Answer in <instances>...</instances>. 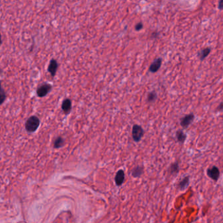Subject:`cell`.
<instances>
[{
  "label": "cell",
  "mask_w": 223,
  "mask_h": 223,
  "mask_svg": "<svg viewBox=\"0 0 223 223\" xmlns=\"http://www.w3.org/2000/svg\"><path fill=\"white\" fill-rule=\"evenodd\" d=\"M190 185V177L185 176L177 183V188L180 191H185Z\"/></svg>",
  "instance_id": "6"
},
{
  "label": "cell",
  "mask_w": 223,
  "mask_h": 223,
  "mask_svg": "<svg viewBox=\"0 0 223 223\" xmlns=\"http://www.w3.org/2000/svg\"><path fill=\"white\" fill-rule=\"evenodd\" d=\"M132 136L133 141L135 142H139L144 136V130L143 128L139 124H134L132 128Z\"/></svg>",
  "instance_id": "2"
},
{
  "label": "cell",
  "mask_w": 223,
  "mask_h": 223,
  "mask_svg": "<svg viewBox=\"0 0 223 223\" xmlns=\"http://www.w3.org/2000/svg\"><path fill=\"white\" fill-rule=\"evenodd\" d=\"M58 68V63L57 62V60L55 59H52L51 61H50L47 69L53 77H54L56 74H57Z\"/></svg>",
  "instance_id": "8"
},
{
  "label": "cell",
  "mask_w": 223,
  "mask_h": 223,
  "mask_svg": "<svg viewBox=\"0 0 223 223\" xmlns=\"http://www.w3.org/2000/svg\"><path fill=\"white\" fill-rule=\"evenodd\" d=\"M0 94H1V97H0V98H1V104L2 105L7 98L6 93H5V91L2 87L1 88V92H0Z\"/></svg>",
  "instance_id": "17"
},
{
  "label": "cell",
  "mask_w": 223,
  "mask_h": 223,
  "mask_svg": "<svg viewBox=\"0 0 223 223\" xmlns=\"http://www.w3.org/2000/svg\"><path fill=\"white\" fill-rule=\"evenodd\" d=\"M53 86L49 83H43L37 89V95L38 97L43 98L46 96L51 91Z\"/></svg>",
  "instance_id": "4"
},
{
  "label": "cell",
  "mask_w": 223,
  "mask_h": 223,
  "mask_svg": "<svg viewBox=\"0 0 223 223\" xmlns=\"http://www.w3.org/2000/svg\"><path fill=\"white\" fill-rule=\"evenodd\" d=\"M124 179H125V176H124V171L122 170H120L117 171L115 178L116 185L117 186H121L124 181Z\"/></svg>",
  "instance_id": "11"
},
{
  "label": "cell",
  "mask_w": 223,
  "mask_h": 223,
  "mask_svg": "<svg viewBox=\"0 0 223 223\" xmlns=\"http://www.w3.org/2000/svg\"><path fill=\"white\" fill-rule=\"evenodd\" d=\"M160 36V33L158 32H154L152 33L151 36H150V37H151L152 39H156L158 37Z\"/></svg>",
  "instance_id": "19"
},
{
  "label": "cell",
  "mask_w": 223,
  "mask_h": 223,
  "mask_svg": "<svg viewBox=\"0 0 223 223\" xmlns=\"http://www.w3.org/2000/svg\"><path fill=\"white\" fill-rule=\"evenodd\" d=\"M211 48L210 47L204 48L198 53V57L200 60L203 61L208 57L209 54L211 53Z\"/></svg>",
  "instance_id": "12"
},
{
  "label": "cell",
  "mask_w": 223,
  "mask_h": 223,
  "mask_svg": "<svg viewBox=\"0 0 223 223\" xmlns=\"http://www.w3.org/2000/svg\"><path fill=\"white\" fill-rule=\"evenodd\" d=\"M206 174H207L208 177H209L210 179L215 182H217L220 178L221 172L218 167L216 166H212L211 167H209V168H208L207 170H206Z\"/></svg>",
  "instance_id": "3"
},
{
  "label": "cell",
  "mask_w": 223,
  "mask_h": 223,
  "mask_svg": "<svg viewBox=\"0 0 223 223\" xmlns=\"http://www.w3.org/2000/svg\"><path fill=\"white\" fill-rule=\"evenodd\" d=\"M64 144V139L62 137H58L57 138H56L54 141L53 143L54 148L59 149L60 147H63Z\"/></svg>",
  "instance_id": "16"
},
{
  "label": "cell",
  "mask_w": 223,
  "mask_h": 223,
  "mask_svg": "<svg viewBox=\"0 0 223 223\" xmlns=\"http://www.w3.org/2000/svg\"><path fill=\"white\" fill-rule=\"evenodd\" d=\"M157 98H158L157 93L155 91H151L147 94V101L149 103H153L157 99Z\"/></svg>",
  "instance_id": "15"
},
{
  "label": "cell",
  "mask_w": 223,
  "mask_h": 223,
  "mask_svg": "<svg viewBox=\"0 0 223 223\" xmlns=\"http://www.w3.org/2000/svg\"><path fill=\"white\" fill-rule=\"evenodd\" d=\"M40 125V120L37 116L33 115L27 119L25 123L26 130L29 133L35 132Z\"/></svg>",
  "instance_id": "1"
},
{
  "label": "cell",
  "mask_w": 223,
  "mask_h": 223,
  "mask_svg": "<svg viewBox=\"0 0 223 223\" xmlns=\"http://www.w3.org/2000/svg\"><path fill=\"white\" fill-rule=\"evenodd\" d=\"M194 119V115L193 113H189L183 117L180 121V124L184 129H187L190 126Z\"/></svg>",
  "instance_id": "5"
},
{
  "label": "cell",
  "mask_w": 223,
  "mask_h": 223,
  "mask_svg": "<svg viewBox=\"0 0 223 223\" xmlns=\"http://www.w3.org/2000/svg\"><path fill=\"white\" fill-rule=\"evenodd\" d=\"M143 28V24L142 22H139L135 26V30L136 31H140Z\"/></svg>",
  "instance_id": "18"
},
{
  "label": "cell",
  "mask_w": 223,
  "mask_h": 223,
  "mask_svg": "<svg viewBox=\"0 0 223 223\" xmlns=\"http://www.w3.org/2000/svg\"><path fill=\"white\" fill-rule=\"evenodd\" d=\"M222 110H223V103L222 102L219 105V106L217 107V109H216V111H222Z\"/></svg>",
  "instance_id": "21"
},
{
  "label": "cell",
  "mask_w": 223,
  "mask_h": 223,
  "mask_svg": "<svg viewBox=\"0 0 223 223\" xmlns=\"http://www.w3.org/2000/svg\"><path fill=\"white\" fill-rule=\"evenodd\" d=\"M175 136L177 141L180 143H184L186 141L187 135L182 130H178L175 133Z\"/></svg>",
  "instance_id": "13"
},
{
  "label": "cell",
  "mask_w": 223,
  "mask_h": 223,
  "mask_svg": "<svg viewBox=\"0 0 223 223\" xmlns=\"http://www.w3.org/2000/svg\"><path fill=\"white\" fill-rule=\"evenodd\" d=\"M168 173L171 176H176L179 173L180 171V167L179 164L177 162H175L170 164L169 168H168Z\"/></svg>",
  "instance_id": "10"
},
{
  "label": "cell",
  "mask_w": 223,
  "mask_h": 223,
  "mask_svg": "<svg viewBox=\"0 0 223 223\" xmlns=\"http://www.w3.org/2000/svg\"><path fill=\"white\" fill-rule=\"evenodd\" d=\"M218 9L219 10H222L223 9V0H221V1L219 2Z\"/></svg>",
  "instance_id": "20"
},
{
  "label": "cell",
  "mask_w": 223,
  "mask_h": 223,
  "mask_svg": "<svg viewBox=\"0 0 223 223\" xmlns=\"http://www.w3.org/2000/svg\"><path fill=\"white\" fill-rule=\"evenodd\" d=\"M162 64V59L161 58H157V59H155L153 62L151 63V64L150 65L149 70L150 72V73L154 74L156 72H157L160 68H161Z\"/></svg>",
  "instance_id": "7"
},
{
  "label": "cell",
  "mask_w": 223,
  "mask_h": 223,
  "mask_svg": "<svg viewBox=\"0 0 223 223\" xmlns=\"http://www.w3.org/2000/svg\"><path fill=\"white\" fill-rule=\"evenodd\" d=\"M143 174V167L141 166H137L135 167L132 171V175L135 177H139Z\"/></svg>",
  "instance_id": "14"
},
{
  "label": "cell",
  "mask_w": 223,
  "mask_h": 223,
  "mask_svg": "<svg viewBox=\"0 0 223 223\" xmlns=\"http://www.w3.org/2000/svg\"><path fill=\"white\" fill-rule=\"evenodd\" d=\"M61 107H62V109L65 115H69L72 109V103L71 99L69 98H65L62 102Z\"/></svg>",
  "instance_id": "9"
}]
</instances>
